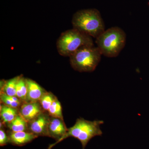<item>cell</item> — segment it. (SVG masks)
Masks as SVG:
<instances>
[{
    "instance_id": "9",
    "label": "cell",
    "mask_w": 149,
    "mask_h": 149,
    "mask_svg": "<svg viewBox=\"0 0 149 149\" xmlns=\"http://www.w3.org/2000/svg\"><path fill=\"white\" fill-rule=\"evenodd\" d=\"M26 81L27 92L25 102L40 101V99L47 91L32 79L26 78Z\"/></svg>"
},
{
    "instance_id": "18",
    "label": "cell",
    "mask_w": 149,
    "mask_h": 149,
    "mask_svg": "<svg viewBox=\"0 0 149 149\" xmlns=\"http://www.w3.org/2000/svg\"><path fill=\"white\" fill-rule=\"evenodd\" d=\"M9 143V138L8 133H6L3 128L0 130V146H4Z\"/></svg>"
},
{
    "instance_id": "5",
    "label": "cell",
    "mask_w": 149,
    "mask_h": 149,
    "mask_svg": "<svg viewBox=\"0 0 149 149\" xmlns=\"http://www.w3.org/2000/svg\"><path fill=\"white\" fill-rule=\"evenodd\" d=\"M102 54L94 46L80 49L70 57V62L74 70L80 72H92L96 69L101 59Z\"/></svg>"
},
{
    "instance_id": "14",
    "label": "cell",
    "mask_w": 149,
    "mask_h": 149,
    "mask_svg": "<svg viewBox=\"0 0 149 149\" xmlns=\"http://www.w3.org/2000/svg\"><path fill=\"white\" fill-rule=\"evenodd\" d=\"M27 88L26 78L20 75L16 87V96L22 103L25 102L27 96Z\"/></svg>"
},
{
    "instance_id": "1",
    "label": "cell",
    "mask_w": 149,
    "mask_h": 149,
    "mask_svg": "<svg viewBox=\"0 0 149 149\" xmlns=\"http://www.w3.org/2000/svg\"><path fill=\"white\" fill-rule=\"evenodd\" d=\"M72 24L74 29L96 39L105 30L100 13L96 9L76 12L72 16Z\"/></svg>"
},
{
    "instance_id": "16",
    "label": "cell",
    "mask_w": 149,
    "mask_h": 149,
    "mask_svg": "<svg viewBox=\"0 0 149 149\" xmlns=\"http://www.w3.org/2000/svg\"><path fill=\"white\" fill-rule=\"evenodd\" d=\"M48 113L51 116L63 119L61 104L56 97L50 107Z\"/></svg>"
},
{
    "instance_id": "8",
    "label": "cell",
    "mask_w": 149,
    "mask_h": 149,
    "mask_svg": "<svg viewBox=\"0 0 149 149\" xmlns=\"http://www.w3.org/2000/svg\"><path fill=\"white\" fill-rule=\"evenodd\" d=\"M19 111V114L28 123L31 122L45 111L39 102L23 103Z\"/></svg>"
},
{
    "instance_id": "6",
    "label": "cell",
    "mask_w": 149,
    "mask_h": 149,
    "mask_svg": "<svg viewBox=\"0 0 149 149\" xmlns=\"http://www.w3.org/2000/svg\"><path fill=\"white\" fill-rule=\"evenodd\" d=\"M50 116L44 111L31 122L28 123V132L35 136L48 137V126Z\"/></svg>"
},
{
    "instance_id": "10",
    "label": "cell",
    "mask_w": 149,
    "mask_h": 149,
    "mask_svg": "<svg viewBox=\"0 0 149 149\" xmlns=\"http://www.w3.org/2000/svg\"><path fill=\"white\" fill-rule=\"evenodd\" d=\"M8 134L9 143L18 146H22L29 143L38 137L33 133L27 131H10Z\"/></svg>"
},
{
    "instance_id": "4",
    "label": "cell",
    "mask_w": 149,
    "mask_h": 149,
    "mask_svg": "<svg viewBox=\"0 0 149 149\" xmlns=\"http://www.w3.org/2000/svg\"><path fill=\"white\" fill-rule=\"evenodd\" d=\"M94 45L92 37L74 28L63 32L56 42L59 54L69 57L82 48Z\"/></svg>"
},
{
    "instance_id": "7",
    "label": "cell",
    "mask_w": 149,
    "mask_h": 149,
    "mask_svg": "<svg viewBox=\"0 0 149 149\" xmlns=\"http://www.w3.org/2000/svg\"><path fill=\"white\" fill-rule=\"evenodd\" d=\"M68 130L63 119L50 116L48 126V137L59 141Z\"/></svg>"
},
{
    "instance_id": "11",
    "label": "cell",
    "mask_w": 149,
    "mask_h": 149,
    "mask_svg": "<svg viewBox=\"0 0 149 149\" xmlns=\"http://www.w3.org/2000/svg\"><path fill=\"white\" fill-rule=\"evenodd\" d=\"M19 113L18 108L7 106L2 104L0 108L1 123L4 125L8 124L13 121Z\"/></svg>"
},
{
    "instance_id": "12",
    "label": "cell",
    "mask_w": 149,
    "mask_h": 149,
    "mask_svg": "<svg viewBox=\"0 0 149 149\" xmlns=\"http://www.w3.org/2000/svg\"><path fill=\"white\" fill-rule=\"evenodd\" d=\"M20 76H17L6 81H1V93L7 95L16 96V87Z\"/></svg>"
},
{
    "instance_id": "2",
    "label": "cell",
    "mask_w": 149,
    "mask_h": 149,
    "mask_svg": "<svg viewBox=\"0 0 149 149\" xmlns=\"http://www.w3.org/2000/svg\"><path fill=\"white\" fill-rule=\"evenodd\" d=\"M104 123L102 120L90 121L83 118H77L75 124L68 128L66 134L60 140L50 145L47 149H52L56 144L69 137H73L79 140L82 145V149H85L91 139L96 136H102V131L100 126Z\"/></svg>"
},
{
    "instance_id": "13",
    "label": "cell",
    "mask_w": 149,
    "mask_h": 149,
    "mask_svg": "<svg viewBox=\"0 0 149 149\" xmlns=\"http://www.w3.org/2000/svg\"><path fill=\"white\" fill-rule=\"evenodd\" d=\"M7 125L11 132H28V122L19 113L13 121L7 124Z\"/></svg>"
},
{
    "instance_id": "17",
    "label": "cell",
    "mask_w": 149,
    "mask_h": 149,
    "mask_svg": "<svg viewBox=\"0 0 149 149\" xmlns=\"http://www.w3.org/2000/svg\"><path fill=\"white\" fill-rule=\"evenodd\" d=\"M56 97L52 93L47 92L40 99V103L45 111L47 112Z\"/></svg>"
},
{
    "instance_id": "3",
    "label": "cell",
    "mask_w": 149,
    "mask_h": 149,
    "mask_svg": "<svg viewBox=\"0 0 149 149\" xmlns=\"http://www.w3.org/2000/svg\"><path fill=\"white\" fill-rule=\"evenodd\" d=\"M96 39L102 55L113 58L117 56L125 47L126 35L120 27H113L105 30Z\"/></svg>"
},
{
    "instance_id": "15",
    "label": "cell",
    "mask_w": 149,
    "mask_h": 149,
    "mask_svg": "<svg viewBox=\"0 0 149 149\" xmlns=\"http://www.w3.org/2000/svg\"><path fill=\"white\" fill-rule=\"evenodd\" d=\"M1 104L7 106L18 108L20 107L22 102L16 96L7 95L4 93H0Z\"/></svg>"
}]
</instances>
